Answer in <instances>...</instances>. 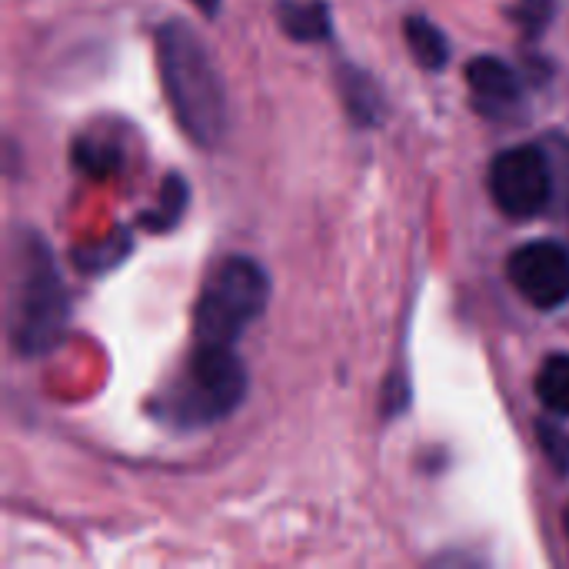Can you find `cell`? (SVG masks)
Masks as SVG:
<instances>
[{
  "label": "cell",
  "mask_w": 569,
  "mask_h": 569,
  "mask_svg": "<svg viewBox=\"0 0 569 569\" xmlns=\"http://www.w3.org/2000/svg\"><path fill=\"white\" fill-rule=\"evenodd\" d=\"M157 57L177 123L200 147H217L227 130V93L203 40L183 20H170L157 33Z\"/></svg>",
  "instance_id": "1"
},
{
  "label": "cell",
  "mask_w": 569,
  "mask_h": 569,
  "mask_svg": "<svg viewBox=\"0 0 569 569\" xmlns=\"http://www.w3.org/2000/svg\"><path fill=\"white\" fill-rule=\"evenodd\" d=\"M20 273L10 293V340L23 357H40L53 350L67 327V290L47 247L27 237L20 247Z\"/></svg>",
  "instance_id": "2"
},
{
  "label": "cell",
  "mask_w": 569,
  "mask_h": 569,
  "mask_svg": "<svg viewBox=\"0 0 569 569\" xmlns=\"http://www.w3.org/2000/svg\"><path fill=\"white\" fill-rule=\"evenodd\" d=\"M267 273L243 257H230L223 260L200 300H197V313H193V337L197 343H217V347H233V340L243 333V327L250 320H257L267 307Z\"/></svg>",
  "instance_id": "3"
},
{
  "label": "cell",
  "mask_w": 569,
  "mask_h": 569,
  "mask_svg": "<svg viewBox=\"0 0 569 569\" xmlns=\"http://www.w3.org/2000/svg\"><path fill=\"white\" fill-rule=\"evenodd\" d=\"M243 393L247 373L233 350L217 343H197L187 367V380L183 387H177L170 410L180 423H210L217 417H227L243 400Z\"/></svg>",
  "instance_id": "4"
},
{
  "label": "cell",
  "mask_w": 569,
  "mask_h": 569,
  "mask_svg": "<svg viewBox=\"0 0 569 569\" xmlns=\"http://www.w3.org/2000/svg\"><path fill=\"white\" fill-rule=\"evenodd\" d=\"M490 193L510 217H537L553 193L550 163L537 147H513L490 167Z\"/></svg>",
  "instance_id": "5"
},
{
  "label": "cell",
  "mask_w": 569,
  "mask_h": 569,
  "mask_svg": "<svg viewBox=\"0 0 569 569\" xmlns=\"http://www.w3.org/2000/svg\"><path fill=\"white\" fill-rule=\"evenodd\" d=\"M507 273L517 293L540 310H553L569 300V253L553 240L520 247L510 257Z\"/></svg>",
  "instance_id": "6"
},
{
  "label": "cell",
  "mask_w": 569,
  "mask_h": 569,
  "mask_svg": "<svg viewBox=\"0 0 569 569\" xmlns=\"http://www.w3.org/2000/svg\"><path fill=\"white\" fill-rule=\"evenodd\" d=\"M467 83H470L477 103L487 113H503V110H510L520 100V80H517V73L503 60H497V57H477V60H470Z\"/></svg>",
  "instance_id": "7"
},
{
  "label": "cell",
  "mask_w": 569,
  "mask_h": 569,
  "mask_svg": "<svg viewBox=\"0 0 569 569\" xmlns=\"http://www.w3.org/2000/svg\"><path fill=\"white\" fill-rule=\"evenodd\" d=\"M280 27L293 40H327L330 37V10L323 0H283Z\"/></svg>",
  "instance_id": "8"
},
{
  "label": "cell",
  "mask_w": 569,
  "mask_h": 569,
  "mask_svg": "<svg viewBox=\"0 0 569 569\" xmlns=\"http://www.w3.org/2000/svg\"><path fill=\"white\" fill-rule=\"evenodd\" d=\"M403 33H407V47H410V53L417 57L420 67L440 70V67L450 60V43H447V37H443L440 27L430 23L427 17H407Z\"/></svg>",
  "instance_id": "9"
},
{
  "label": "cell",
  "mask_w": 569,
  "mask_h": 569,
  "mask_svg": "<svg viewBox=\"0 0 569 569\" xmlns=\"http://www.w3.org/2000/svg\"><path fill=\"white\" fill-rule=\"evenodd\" d=\"M537 397L547 410L569 417V353H557L540 367Z\"/></svg>",
  "instance_id": "10"
},
{
  "label": "cell",
  "mask_w": 569,
  "mask_h": 569,
  "mask_svg": "<svg viewBox=\"0 0 569 569\" xmlns=\"http://www.w3.org/2000/svg\"><path fill=\"white\" fill-rule=\"evenodd\" d=\"M183 207H187V187H183V180H180V177H167L163 187H160L157 207L147 210V213L140 217V223H143L147 230H170V227L180 220Z\"/></svg>",
  "instance_id": "11"
},
{
  "label": "cell",
  "mask_w": 569,
  "mask_h": 569,
  "mask_svg": "<svg viewBox=\"0 0 569 569\" xmlns=\"http://www.w3.org/2000/svg\"><path fill=\"white\" fill-rule=\"evenodd\" d=\"M343 97H347L350 110L357 113V120H377V113H380L377 100H380V97H377V87H373L367 77H360V73L347 70Z\"/></svg>",
  "instance_id": "12"
},
{
  "label": "cell",
  "mask_w": 569,
  "mask_h": 569,
  "mask_svg": "<svg viewBox=\"0 0 569 569\" xmlns=\"http://www.w3.org/2000/svg\"><path fill=\"white\" fill-rule=\"evenodd\" d=\"M77 163L93 173V177H103V173H113L120 167V150L113 143H97V140H80L77 143Z\"/></svg>",
  "instance_id": "13"
},
{
  "label": "cell",
  "mask_w": 569,
  "mask_h": 569,
  "mask_svg": "<svg viewBox=\"0 0 569 569\" xmlns=\"http://www.w3.org/2000/svg\"><path fill=\"white\" fill-rule=\"evenodd\" d=\"M550 10H553L550 0H520V3L513 7V17H517L530 33H537V30L550 20Z\"/></svg>",
  "instance_id": "14"
},
{
  "label": "cell",
  "mask_w": 569,
  "mask_h": 569,
  "mask_svg": "<svg viewBox=\"0 0 569 569\" xmlns=\"http://www.w3.org/2000/svg\"><path fill=\"white\" fill-rule=\"evenodd\" d=\"M190 3H193V7H200V10H203V13H210V17H213V13H217V7H220V0H190Z\"/></svg>",
  "instance_id": "15"
},
{
  "label": "cell",
  "mask_w": 569,
  "mask_h": 569,
  "mask_svg": "<svg viewBox=\"0 0 569 569\" xmlns=\"http://www.w3.org/2000/svg\"><path fill=\"white\" fill-rule=\"evenodd\" d=\"M567 530H569V510H567Z\"/></svg>",
  "instance_id": "16"
}]
</instances>
